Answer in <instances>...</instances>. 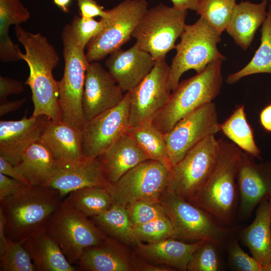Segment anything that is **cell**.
Segmentation results:
<instances>
[{"label":"cell","mask_w":271,"mask_h":271,"mask_svg":"<svg viewBox=\"0 0 271 271\" xmlns=\"http://www.w3.org/2000/svg\"><path fill=\"white\" fill-rule=\"evenodd\" d=\"M173 7L179 9L188 11L190 10L196 12L200 0H170Z\"/></svg>","instance_id":"obj_49"},{"label":"cell","mask_w":271,"mask_h":271,"mask_svg":"<svg viewBox=\"0 0 271 271\" xmlns=\"http://www.w3.org/2000/svg\"><path fill=\"white\" fill-rule=\"evenodd\" d=\"M236 236L262 266L271 261L270 200H264L257 206L253 222L247 227L240 228Z\"/></svg>","instance_id":"obj_25"},{"label":"cell","mask_w":271,"mask_h":271,"mask_svg":"<svg viewBox=\"0 0 271 271\" xmlns=\"http://www.w3.org/2000/svg\"><path fill=\"white\" fill-rule=\"evenodd\" d=\"M223 61L212 62L195 76L179 82L165 106L153 118L154 125L164 134L183 117L212 102L219 94L222 84Z\"/></svg>","instance_id":"obj_4"},{"label":"cell","mask_w":271,"mask_h":271,"mask_svg":"<svg viewBox=\"0 0 271 271\" xmlns=\"http://www.w3.org/2000/svg\"><path fill=\"white\" fill-rule=\"evenodd\" d=\"M6 221L3 211L0 209V255L4 251L7 243L6 233Z\"/></svg>","instance_id":"obj_50"},{"label":"cell","mask_w":271,"mask_h":271,"mask_svg":"<svg viewBox=\"0 0 271 271\" xmlns=\"http://www.w3.org/2000/svg\"><path fill=\"white\" fill-rule=\"evenodd\" d=\"M107 22L108 19L101 18L100 21H96L93 18L81 17L74 19L71 26L79 44L85 48L101 33Z\"/></svg>","instance_id":"obj_41"},{"label":"cell","mask_w":271,"mask_h":271,"mask_svg":"<svg viewBox=\"0 0 271 271\" xmlns=\"http://www.w3.org/2000/svg\"><path fill=\"white\" fill-rule=\"evenodd\" d=\"M129 92L116 106L86 122L82 129V153L97 158L105 152L129 127Z\"/></svg>","instance_id":"obj_15"},{"label":"cell","mask_w":271,"mask_h":271,"mask_svg":"<svg viewBox=\"0 0 271 271\" xmlns=\"http://www.w3.org/2000/svg\"><path fill=\"white\" fill-rule=\"evenodd\" d=\"M110 183L105 178L98 157H84L67 164L57 163L53 176L47 187L57 190L63 198L71 192L87 186L107 189Z\"/></svg>","instance_id":"obj_19"},{"label":"cell","mask_w":271,"mask_h":271,"mask_svg":"<svg viewBox=\"0 0 271 271\" xmlns=\"http://www.w3.org/2000/svg\"><path fill=\"white\" fill-rule=\"evenodd\" d=\"M24 245L30 253L37 271H76L60 246L46 231L25 240Z\"/></svg>","instance_id":"obj_28"},{"label":"cell","mask_w":271,"mask_h":271,"mask_svg":"<svg viewBox=\"0 0 271 271\" xmlns=\"http://www.w3.org/2000/svg\"><path fill=\"white\" fill-rule=\"evenodd\" d=\"M170 66L165 58L156 60L148 75L129 91V127L152 121L170 96L168 83Z\"/></svg>","instance_id":"obj_14"},{"label":"cell","mask_w":271,"mask_h":271,"mask_svg":"<svg viewBox=\"0 0 271 271\" xmlns=\"http://www.w3.org/2000/svg\"><path fill=\"white\" fill-rule=\"evenodd\" d=\"M46 116H31L27 113L18 120H1L0 156L14 166L18 164L27 149L40 140Z\"/></svg>","instance_id":"obj_20"},{"label":"cell","mask_w":271,"mask_h":271,"mask_svg":"<svg viewBox=\"0 0 271 271\" xmlns=\"http://www.w3.org/2000/svg\"><path fill=\"white\" fill-rule=\"evenodd\" d=\"M155 60L136 43L131 48L119 49L110 54L105 66L123 92L131 90L151 71Z\"/></svg>","instance_id":"obj_18"},{"label":"cell","mask_w":271,"mask_h":271,"mask_svg":"<svg viewBox=\"0 0 271 271\" xmlns=\"http://www.w3.org/2000/svg\"><path fill=\"white\" fill-rule=\"evenodd\" d=\"M87 217H94L112 205L108 190L99 186H87L71 192L64 200Z\"/></svg>","instance_id":"obj_33"},{"label":"cell","mask_w":271,"mask_h":271,"mask_svg":"<svg viewBox=\"0 0 271 271\" xmlns=\"http://www.w3.org/2000/svg\"><path fill=\"white\" fill-rule=\"evenodd\" d=\"M220 151L215 135L206 137L172 167L167 190L191 203L211 175Z\"/></svg>","instance_id":"obj_9"},{"label":"cell","mask_w":271,"mask_h":271,"mask_svg":"<svg viewBox=\"0 0 271 271\" xmlns=\"http://www.w3.org/2000/svg\"><path fill=\"white\" fill-rule=\"evenodd\" d=\"M77 3L81 17L93 18L99 16L105 19L109 17L108 11H104V8L95 0H77Z\"/></svg>","instance_id":"obj_42"},{"label":"cell","mask_w":271,"mask_h":271,"mask_svg":"<svg viewBox=\"0 0 271 271\" xmlns=\"http://www.w3.org/2000/svg\"><path fill=\"white\" fill-rule=\"evenodd\" d=\"M267 4V0L258 4L241 1L235 6L225 30L243 50L250 46L256 31L265 20Z\"/></svg>","instance_id":"obj_26"},{"label":"cell","mask_w":271,"mask_h":271,"mask_svg":"<svg viewBox=\"0 0 271 271\" xmlns=\"http://www.w3.org/2000/svg\"><path fill=\"white\" fill-rule=\"evenodd\" d=\"M221 34L201 17L193 24L185 25L170 66L168 83L171 91L185 72L193 69L197 73L212 62L225 59L217 48Z\"/></svg>","instance_id":"obj_7"},{"label":"cell","mask_w":271,"mask_h":271,"mask_svg":"<svg viewBox=\"0 0 271 271\" xmlns=\"http://www.w3.org/2000/svg\"><path fill=\"white\" fill-rule=\"evenodd\" d=\"M261 125L265 130L271 132V103L266 106L259 114Z\"/></svg>","instance_id":"obj_48"},{"label":"cell","mask_w":271,"mask_h":271,"mask_svg":"<svg viewBox=\"0 0 271 271\" xmlns=\"http://www.w3.org/2000/svg\"><path fill=\"white\" fill-rule=\"evenodd\" d=\"M93 218L102 229L113 237L125 243H134L133 225L126 207L112 205Z\"/></svg>","instance_id":"obj_34"},{"label":"cell","mask_w":271,"mask_h":271,"mask_svg":"<svg viewBox=\"0 0 271 271\" xmlns=\"http://www.w3.org/2000/svg\"><path fill=\"white\" fill-rule=\"evenodd\" d=\"M77 263L78 270H135L133 257L117 241L107 237L99 244L85 249Z\"/></svg>","instance_id":"obj_24"},{"label":"cell","mask_w":271,"mask_h":271,"mask_svg":"<svg viewBox=\"0 0 271 271\" xmlns=\"http://www.w3.org/2000/svg\"><path fill=\"white\" fill-rule=\"evenodd\" d=\"M215 103L205 104L181 119L164 134L172 166L206 137L220 131Z\"/></svg>","instance_id":"obj_13"},{"label":"cell","mask_w":271,"mask_h":271,"mask_svg":"<svg viewBox=\"0 0 271 271\" xmlns=\"http://www.w3.org/2000/svg\"><path fill=\"white\" fill-rule=\"evenodd\" d=\"M98 158L104 175L110 183L115 182L129 170L150 159L128 131Z\"/></svg>","instance_id":"obj_23"},{"label":"cell","mask_w":271,"mask_h":271,"mask_svg":"<svg viewBox=\"0 0 271 271\" xmlns=\"http://www.w3.org/2000/svg\"><path fill=\"white\" fill-rule=\"evenodd\" d=\"M135 270L139 271H171L175 270L172 267L149 262L144 259L133 257Z\"/></svg>","instance_id":"obj_46"},{"label":"cell","mask_w":271,"mask_h":271,"mask_svg":"<svg viewBox=\"0 0 271 271\" xmlns=\"http://www.w3.org/2000/svg\"><path fill=\"white\" fill-rule=\"evenodd\" d=\"M169 178L170 171L162 163L149 159L129 170L107 189L114 205L126 207L139 200L159 201Z\"/></svg>","instance_id":"obj_11"},{"label":"cell","mask_w":271,"mask_h":271,"mask_svg":"<svg viewBox=\"0 0 271 271\" xmlns=\"http://www.w3.org/2000/svg\"><path fill=\"white\" fill-rule=\"evenodd\" d=\"M173 229L167 215L159 217L145 224L133 226V237L136 241L156 242L172 238Z\"/></svg>","instance_id":"obj_37"},{"label":"cell","mask_w":271,"mask_h":271,"mask_svg":"<svg viewBox=\"0 0 271 271\" xmlns=\"http://www.w3.org/2000/svg\"><path fill=\"white\" fill-rule=\"evenodd\" d=\"M269 200H270V202H271V199H270Z\"/></svg>","instance_id":"obj_53"},{"label":"cell","mask_w":271,"mask_h":271,"mask_svg":"<svg viewBox=\"0 0 271 271\" xmlns=\"http://www.w3.org/2000/svg\"><path fill=\"white\" fill-rule=\"evenodd\" d=\"M221 151L210 177L191 203L211 214L223 225H235L239 194L236 177L242 150L219 140Z\"/></svg>","instance_id":"obj_3"},{"label":"cell","mask_w":271,"mask_h":271,"mask_svg":"<svg viewBox=\"0 0 271 271\" xmlns=\"http://www.w3.org/2000/svg\"><path fill=\"white\" fill-rule=\"evenodd\" d=\"M24 185L20 181L0 173V200L14 194Z\"/></svg>","instance_id":"obj_44"},{"label":"cell","mask_w":271,"mask_h":271,"mask_svg":"<svg viewBox=\"0 0 271 271\" xmlns=\"http://www.w3.org/2000/svg\"><path fill=\"white\" fill-rule=\"evenodd\" d=\"M62 201L57 190L31 185L0 200L7 236L21 241L46 231L51 217Z\"/></svg>","instance_id":"obj_2"},{"label":"cell","mask_w":271,"mask_h":271,"mask_svg":"<svg viewBox=\"0 0 271 271\" xmlns=\"http://www.w3.org/2000/svg\"><path fill=\"white\" fill-rule=\"evenodd\" d=\"M126 208L133 226L142 225L167 215L160 201H137L128 204Z\"/></svg>","instance_id":"obj_39"},{"label":"cell","mask_w":271,"mask_h":271,"mask_svg":"<svg viewBox=\"0 0 271 271\" xmlns=\"http://www.w3.org/2000/svg\"><path fill=\"white\" fill-rule=\"evenodd\" d=\"M214 243L205 241L195 252L187 267L188 271H219L223 267L219 251Z\"/></svg>","instance_id":"obj_38"},{"label":"cell","mask_w":271,"mask_h":271,"mask_svg":"<svg viewBox=\"0 0 271 271\" xmlns=\"http://www.w3.org/2000/svg\"><path fill=\"white\" fill-rule=\"evenodd\" d=\"M15 29L18 40L25 50V53L20 51L19 55L30 70L25 84L29 86L32 91L34 104L32 115H44L53 120H61L57 81L52 74L59 62L56 49L39 33L28 32L20 25L15 26Z\"/></svg>","instance_id":"obj_1"},{"label":"cell","mask_w":271,"mask_h":271,"mask_svg":"<svg viewBox=\"0 0 271 271\" xmlns=\"http://www.w3.org/2000/svg\"><path fill=\"white\" fill-rule=\"evenodd\" d=\"M159 201L172 225V238L176 239L209 241L221 249L241 228L223 225L207 211L167 189Z\"/></svg>","instance_id":"obj_5"},{"label":"cell","mask_w":271,"mask_h":271,"mask_svg":"<svg viewBox=\"0 0 271 271\" xmlns=\"http://www.w3.org/2000/svg\"><path fill=\"white\" fill-rule=\"evenodd\" d=\"M236 4V0H200L196 13L221 34Z\"/></svg>","instance_id":"obj_35"},{"label":"cell","mask_w":271,"mask_h":271,"mask_svg":"<svg viewBox=\"0 0 271 271\" xmlns=\"http://www.w3.org/2000/svg\"><path fill=\"white\" fill-rule=\"evenodd\" d=\"M39 141L59 164L74 163L84 157L82 130L62 120H53L46 116Z\"/></svg>","instance_id":"obj_21"},{"label":"cell","mask_w":271,"mask_h":271,"mask_svg":"<svg viewBox=\"0 0 271 271\" xmlns=\"http://www.w3.org/2000/svg\"><path fill=\"white\" fill-rule=\"evenodd\" d=\"M187 11L159 4L147 10L134 30L131 38L155 60L165 58L175 49V42L186 25Z\"/></svg>","instance_id":"obj_8"},{"label":"cell","mask_w":271,"mask_h":271,"mask_svg":"<svg viewBox=\"0 0 271 271\" xmlns=\"http://www.w3.org/2000/svg\"><path fill=\"white\" fill-rule=\"evenodd\" d=\"M46 231L72 264L78 262L85 249L99 244L106 238L88 217L65 200L52 215Z\"/></svg>","instance_id":"obj_10"},{"label":"cell","mask_w":271,"mask_h":271,"mask_svg":"<svg viewBox=\"0 0 271 271\" xmlns=\"http://www.w3.org/2000/svg\"><path fill=\"white\" fill-rule=\"evenodd\" d=\"M148 7L146 0H124L108 10L106 26L88 44L85 55L88 62L103 59L127 42Z\"/></svg>","instance_id":"obj_12"},{"label":"cell","mask_w":271,"mask_h":271,"mask_svg":"<svg viewBox=\"0 0 271 271\" xmlns=\"http://www.w3.org/2000/svg\"><path fill=\"white\" fill-rule=\"evenodd\" d=\"M57 164L50 151L39 141L27 149L15 167L31 185L47 187Z\"/></svg>","instance_id":"obj_27"},{"label":"cell","mask_w":271,"mask_h":271,"mask_svg":"<svg viewBox=\"0 0 271 271\" xmlns=\"http://www.w3.org/2000/svg\"><path fill=\"white\" fill-rule=\"evenodd\" d=\"M26 240L14 241L7 237L4 251L0 255L1 271H35L31 255L24 245Z\"/></svg>","instance_id":"obj_36"},{"label":"cell","mask_w":271,"mask_h":271,"mask_svg":"<svg viewBox=\"0 0 271 271\" xmlns=\"http://www.w3.org/2000/svg\"><path fill=\"white\" fill-rule=\"evenodd\" d=\"M61 36L64 70L62 78L57 81L61 120L82 130L86 121L82 101L85 72L89 62L71 25L64 27Z\"/></svg>","instance_id":"obj_6"},{"label":"cell","mask_w":271,"mask_h":271,"mask_svg":"<svg viewBox=\"0 0 271 271\" xmlns=\"http://www.w3.org/2000/svg\"><path fill=\"white\" fill-rule=\"evenodd\" d=\"M205 241L186 243L173 238L156 242H135L137 252L144 260L179 270H187L188 265L195 252Z\"/></svg>","instance_id":"obj_22"},{"label":"cell","mask_w":271,"mask_h":271,"mask_svg":"<svg viewBox=\"0 0 271 271\" xmlns=\"http://www.w3.org/2000/svg\"><path fill=\"white\" fill-rule=\"evenodd\" d=\"M225 248L228 253V264L232 270L262 271V266L260 263L241 248L236 235L228 240Z\"/></svg>","instance_id":"obj_40"},{"label":"cell","mask_w":271,"mask_h":271,"mask_svg":"<svg viewBox=\"0 0 271 271\" xmlns=\"http://www.w3.org/2000/svg\"><path fill=\"white\" fill-rule=\"evenodd\" d=\"M260 30V44L250 62L241 70L229 74L226 79L228 84L236 83L243 77L257 73L271 74V4L266 18Z\"/></svg>","instance_id":"obj_32"},{"label":"cell","mask_w":271,"mask_h":271,"mask_svg":"<svg viewBox=\"0 0 271 271\" xmlns=\"http://www.w3.org/2000/svg\"><path fill=\"white\" fill-rule=\"evenodd\" d=\"M25 90L22 82L14 79L0 76V103L7 101L8 97L13 94H18Z\"/></svg>","instance_id":"obj_43"},{"label":"cell","mask_w":271,"mask_h":271,"mask_svg":"<svg viewBox=\"0 0 271 271\" xmlns=\"http://www.w3.org/2000/svg\"><path fill=\"white\" fill-rule=\"evenodd\" d=\"M0 173L18 180L25 185H30L28 181L17 171L15 166L2 156H0Z\"/></svg>","instance_id":"obj_45"},{"label":"cell","mask_w":271,"mask_h":271,"mask_svg":"<svg viewBox=\"0 0 271 271\" xmlns=\"http://www.w3.org/2000/svg\"><path fill=\"white\" fill-rule=\"evenodd\" d=\"M54 3L64 12H68V6L71 2V0H53Z\"/></svg>","instance_id":"obj_51"},{"label":"cell","mask_w":271,"mask_h":271,"mask_svg":"<svg viewBox=\"0 0 271 271\" xmlns=\"http://www.w3.org/2000/svg\"><path fill=\"white\" fill-rule=\"evenodd\" d=\"M252 157L242 151L236 183L239 194L237 218L245 221L255 207L271 199V162L255 163Z\"/></svg>","instance_id":"obj_16"},{"label":"cell","mask_w":271,"mask_h":271,"mask_svg":"<svg viewBox=\"0 0 271 271\" xmlns=\"http://www.w3.org/2000/svg\"><path fill=\"white\" fill-rule=\"evenodd\" d=\"M123 92L99 63L90 62L85 72L82 101L86 122L118 104L124 98Z\"/></svg>","instance_id":"obj_17"},{"label":"cell","mask_w":271,"mask_h":271,"mask_svg":"<svg viewBox=\"0 0 271 271\" xmlns=\"http://www.w3.org/2000/svg\"><path fill=\"white\" fill-rule=\"evenodd\" d=\"M30 17L28 10L20 0H0V59L2 62L21 60L19 46L9 36V28L26 22Z\"/></svg>","instance_id":"obj_29"},{"label":"cell","mask_w":271,"mask_h":271,"mask_svg":"<svg viewBox=\"0 0 271 271\" xmlns=\"http://www.w3.org/2000/svg\"><path fill=\"white\" fill-rule=\"evenodd\" d=\"M127 131L150 159L160 162L170 172L173 166L164 133L154 125L152 121L129 127Z\"/></svg>","instance_id":"obj_31"},{"label":"cell","mask_w":271,"mask_h":271,"mask_svg":"<svg viewBox=\"0 0 271 271\" xmlns=\"http://www.w3.org/2000/svg\"><path fill=\"white\" fill-rule=\"evenodd\" d=\"M26 98L12 101H6L0 104V116L16 111L21 108L26 101Z\"/></svg>","instance_id":"obj_47"},{"label":"cell","mask_w":271,"mask_h":271,"mask_svg":"<svg viewBox=\"0 0 271 271\" xmlns=\"http://www.w3.org/2000/svg\"><path fill=\"white\" fill-rule=\"evenodd\" d=\"M262 271H271V261L262 266Z\"/></svg>","instance_id":"obj_52"},{"label":"cell","mask_w":271,"mask_h":271,"mask_svg":"<svg viewBox=\"0 0 271 271\" xmlns=\"http://www.w3.org/2000/svg\"><path fill=\"white\" fill-rule=\"evenodd\" d=\"M220 131L242 151L252 157L261 159V152L254 139L253 130L248 122L244 105L235 108L230 116L219 124Z\"/></svg>","instance_id":"obj_30"}]
</instances>
